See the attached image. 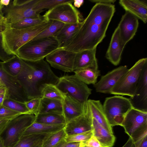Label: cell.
Wrapping results in <instances>:
<instances>
[{"instance_id":"1","label":"cell","mask_w":147,"mask_h":147,"mask_svg":"<svg viewBox=\"0 0 147 147\" xmlns=\"http://www.w3.org/2000/svg\"><path fill=\"white\" fill-rule=\"evenodd\" d=\"M115 12L113 4L96 3L78 30L62 48L75 53L96 48L105 37Z\"/></svg>"},{"instance_id":"2","label":"cell","mask_w":147,"mask_h":147,"mask_svg":"<svg viewBox=\"0 0 147 147\" xmlns=\"http://www.w3.org/2000/svg\"><path fill=\"white\" fill-rule=\"evenodd\" d=\"M22 67L16 77L28 99L42 98V92L47 85H56L59 78L44 59L34 62L22 59Z\"/></svg>"},{"instance_id":"3","label":"cell","mask_w":147,"mask_h":147,"mask_svg":"<svg viewBox=\"0 0 147 147\" xmlns=\"http://www.w3.org/2000/svg\"><path fill=\"white\" fill-rule=\"evenodd\" d=\"M52 21H47L23 28H14L9 27L7 28L1 34L3 49L7 54L15 55L20 47L46 29Z\"/></svg>"},{"instance_id":"4","label":"cell","mask_w":147,"mask_h":147,"mask_svg":"<svg viewBox=\"0 0 147 147\" xmlns=\"http://www.w3.org/2000/svg\"><path fill=\"white\" fill-rule=\"evenodd\" d=\"M59 48L55 37L32 39L20 47L15 55L24 61L34 62L44 59Z\"/></svg>"},{"instance_id":"5","label":"cell","mask_w":147,"mask_h":147,"mask_svg":"<svg viewBox=\"0 0 147 147\" xmlns=\"http://www.w3.org/2000/svg\"><path fill=\"white\" fill-rule=\"evenodd\" d=\"M32 113L20 114L8 121L0 135L5 147H12L20 140L26 129L34 122Z\"/></svg>"},{"instance_id":"6","label":"cell","mask_w":147,"mask_h":147,"mask_svg":"<svg viewBox=\"0 0 147 147\" xmlns=\"http://www.w3.org/2000/svg\"><path fill=\"white\" fill-rule=\"evenodd\" d=\"M37 1L11 0L9 4L7 6H4L2 10L6 24L9 26L11 24L25 18L40 16V13L43 11L34 9Z\"/></svg>"},{"instance_id":"7","label":"cell","mask_w":147,"mask_h":147,"mask_svg":"<svg viewBox=\"0 0 147 147\" xmlns=\"http://www.w3.org/2000/svg\"><path fill=\"white\" fill-rule=\"evenodd\" d=\"M147 64L146 58L137 61L112 89L110 94L133 96L142 70Z\"/></svg>"},{"instance_id":"8","label":"cell","mask_w":147,"mask_h":147,"mask_svg":"<svg viewBox=\"0 0 147 147\" xmlns=\"http://www.w3.org/2000/svg\"><path fill=\"white\" fill-rule=\"evenodd\" d=\"M103 107L106 118L111 126H121L124 117L133 108L129 98L115 95L107 97Z\"/></svg>"},{"instance_id":"9","label":"cell","mask_w":147,"mask_h":147,"mask_svg":"<svg viewBox=\"0 0 147 147\" xmlns=\"http://www.w3.org/2000/svg\"><path fill=\"white\" fill-rule=\"evenodd\" d=\"M56 86L63 94L68 95L84 106L87 105L92 90L75 74L59 78Z\"/></svg>"},{"instance_id":"10","label":"cell","mask_w":147,"mask_h":147,"mask_svg":"<svg viewBox=\"0 0 147 147\" xmlns=\"http://www.w3.org/2000/svg\"><path fill=\"white\" fill-rule=\"evenodd\" d=\"M121 126L134 142L147 135V112L134 108L125 116Z\"/></svg>"},{"instance_id":"11","label":"cell","mask_w":147,"mask_h":147,"mask_svg":"<svg viewBox=\"0 0 147 147\" xmlns=\"http://www.w3.org/2000/svg\"><path fill=\"white\" fill-rule=\"evenodd\" d=\"M68 2L62 3L49 10L43 15L47 21H57L65 24L79 23L84 20L80 11Z\"/></svg>"},{"instance_id":"12","label":"cell","mask_w":147,"mask_h":147,"mask_svg":"<svg viewBox=\"0 0 147 147\" xmlns=\"http://www.w3.org/2000/svg\"><path fill=\"white\" fill-rule=\"evenodd\" d=\"M0 83L8 90V99L25 103L30 100L17 79L10 75L5 69L3 62L0 61Z\"/></svg>"},{"instance_id":"13","label":"cell","mask_w":147,"mask_h":147,"mask_svg":"<svg viewBox=\"0 0 147 147\" xmlns=\"http://www.w3.org/2000/svg\"><path fill=\"white\" fill-rule=\"evenodd\" d=\"M76 53L62 48L56 50L45 58L48 63L53 68L65 72L74 71Z\"/></svg>"},{"instance_id":"14","label":"cell","mask_w":147,"mask_h":147,"mask_svg":"<svg viewBox=\"0 0 147 147\" xmlns=\"http://www.w3.org/2000/svg\"><path fill=\"white\" fill-rule=\"evenodd\" d=\"M138 20L135 16L127 11L122 16L117 27L121 43L123 47L135 35L138 27Z\"/></svg>"},{"instance_id":"15","label":"cell","mask_w":147,"mask_h":147,"mask_svg":"<svg viewBox=\"0 0 147 147\" xmlns=\"http://www.w3.org/2000/svg\"><path fill=\"white\" fill-rule=\"evenodd\" d=\"M128 70L126 65L121 66L102 76L94 85L96 92L110 93L112 89Z\"/></svg>"},{"instance_id":"16","label":"cell","mask_w":147,"mask_h":147,"mask_svg":"<svg viewBox=\"0 0 147 147\" xmlns=\"http://www.w3.org/2000/svg\"><path fill=\"white\" fill-rule=\"evenodd\" d=\"M129 99L133 108L147 112V64L142 70L134 95Z\"/></svg>"},{"instance_id":"17","label":"cell","mask_w":147,"mask_h":147,"mask_svg":"<svg viewBox=\"0 0 147 147\" xmlns=\"http://www.w3.org/2000/svg\"><path fill=\"white\" fill-rule=\"evenodd\" d=\"M92 118L88 105L82 115L65 124L64 129L67 135H73L92 130Z\"/></svg>"},{"instance_id":"18","label":"cell","mask_w":147,"mask_h":147,"mask_svg":"<svg viewBox=\"0 0 147 147\" xmlns=\"http://www.w3.org/2000/svg\"><path fill=\"white\" fill-rule=\"evenodd\" d=\"M62 100L63 115L66 123L82 115L88 107L84 106L67 94H64Z\"/></svg>"},{"instance_id":"19","label":"cell","mask_w":147,"mask_h":147,"mask_svg":"<svg viewBox=\"0 0 147 147\" xmlns=\"http://www.w3.org/2000/svg\"><path fill=\"white\" fill-rule=\"evenodd\" d=\"M120 5L128 11L146 24L147 20V1L145 0H120Z\"/></svg>"},{"instance_id":"20","label":"cell","mask_w":147,"mask_h":147,"mask_svg":"<svg viewBox=\"0 0 147 147\" xmlns=\"http://www.w3.org/2000/svg\"><path fill=\"white\" fill-rule=\"evenodd\" d=\"M96 48L82 50L76 53L74 64V71L89 67L98 68L96 57Z\"/></svg>"},{"instance_id":"21","label":"cell","mask_w":147,"mask_h":147,"mask_svg":"<svg viewBox=\"0 0 147 147\" xmlns=\"http://www.w3.org/2000/svg\"><path fill=\"white\" fill-rule=\"evenodd\" d=\"M124 48L121 43L119 30L117 27L112 36L106 53V58L114 65H118Z\"/></svg>"},{"instance_id":"22","label":"cell","mask_w":147,"mask_h":147,"mask_svg":"<svg viewBox=\"0 0 147 147\" xmlns=\"http://www.w3.org/2000/svg\"><path fill=\"white\" fill-rule=\"evenodd\" d=\"M92 131L94 137L103 147H112L115 140L113 134L108 131L94 118H92Z\"/></svg>"},{"instance_id":"23","label":"cell","mask_w":147,"mask_h":147,"mask_svg":"<svg viewBox=\"0 0 147 147\" xmlns=\"http://www.w3.org/2000/svg\"><path fill=\"white\" fill-rule=\"evenodd\" d=\"M87 104L92 117L108 131L113 134L112 127L106 118L100 101L89 99Z\"/></svg>"},{"instance_id":"24","label":"cell","mask_w":147,"mask_h":147,"mask_svg":"<svg viewBox=\"0 0 147 147\" xmlns=\"http://www.w3.org/2000/svg\"><path fill=\"white\" fill-rule=\"evenodd\" d=\"M52 133H35L22 136L12 147H32L42 144Z\"/></svg>"},{"instance_id":"25","label":"cell","mask_w":147,"mask_h":147,"mask_svg":"<svg viewBox=\"0 0 147 147\" xmlns=\"http://www.w3.org/2000/svg\"><path fill=\"white\" fill-rule=\"evenodd\" d=\"M65 125H51L34 122L26 129L22 136L32 134L55 132L64 128Z\"/></svg>"},{"instance_id":"26","label":"cell","mask_w":147,"mask_h":147,"mask_svg":"<svg viewBox=\"0 0 147 147\" xmlns=\"http://www.w3.org/2000/svg\"><path fill=\"white\" fill-rule=\"evenodd\" d=\"M82 22L65 24L55 37L59 42L60 48H62L77 31L81 25Z\"/></svg>"},{"instance_id":"27","label":"cell","mask_w":147,"mask_h":147,"mask_svg":"<svg viewBox=\"0 0 147 147\" xmlns=\"http://www.w3.org/2000/svg\"><path fill=\"white\" fill-rule=\"evenodd\" d=\"M45 113L63 114L62 100L42 98L38 113Z\"/></svg>"},{"instance_id":"28","label":"cell","mask_w":147,"mask_h":147,"mask_svg":"<svg viewBox=\"0 0 147 147\" xmlns=\"http://www.w3.org/2000/svg\"><path fill=\"white\" fill-rule=\"evenodd\" d=\"M75 75L86 84L94 85L100 75V71L98 68L89 67L75 70Z\"/></svg>"},{"instance_id":"29","label":"cell","mask_w":147,"mask_h":147,"mask_svg":"<svg viewBox=\"0 0 147 147\" xmlns=\"http://www.w3.org/2000/svg\"><path fill=\"white\" fill-rule=\"evenodd\" d=\"M34 122L51 125L65 124L63 114L55 113H38L35 116Z\"/></svg>"},{"instance_id":"30","label":"cell","mask_w":147,"mask_h":147,"mask_svg":"<svg viewBox=\"0 0 147 147\" xmlns=\"http://www.w3.org/2000/svg\"><path fill=\"white\" fill-rule=\"evenodd\" d=\"M47 21L43 16L25 18L9 25V27L14 28H23L33 26Z\"/></svg>"},{"instance_id":"31","label":"cell","mask_w":147,"mask_h":147,"mask_svg":"<svg viewBox=\"0 0 147 147\" xmlns=\"http://www.w3.org/2000/svg\"><path fill=\"white\" fill-rule=\"evenodd\" d=\"M65 24L57 21H52L51 24L32 39L49 37H55Z\"/></svg>"},{"instance_id":"32","label":"cell","mask_w":147,"mask_h":147,"mask_svg":"<svg viewBox=\"0 0 147 147\" xmlns=\"http://www.w3.org/2000/svg\"><path fill=\"white\" fill-rule=\"evenodd\" d=\"M22 59L16 56L6 62H3L5 70L11 76L16 77L20 71L22 67Z\"/></svg>"},{"instance_id":"33","label":"cell","mask_w":147,"mask_h":147,"mask_svg":"<svg viewBox=\"0 0 147 147\" xmlns=\"http://www.w3.org/2000/svg\"><path fill=\"white\" fill-rule=\"evenodd\" d=\"M74 0H38L34 7V9L44 11L45 9H51L59 4L68 2L72 3Z\"/></svg>"},{"instance_id":"34","label":"cell","mask_w":147,"mask_h":147,"mask_svg":"<svg viewBox=\"0 0 147 147\" xmlns=\"http://www.w3.org/2000/svg\"><path fill=\"white\" fill-rule=\"evenodd\" d=\"M64 128L55 132L52 133L43 142L42 147H53L67 136Z\"/></svg>"},{"instance_id":"35","label":"cell","mask_w":147,"mask_h":147,"mask_svg":"<svg viewBox=\"0 0 147 147\" xmlns=\"http://www.w3.org/2000/svg\"><path fill=\"white\" fill-rule=\"evenodd\" d=\"M42 95V98L62 100L65 95L61 92L55 85L49 84L43 89Z\"/></svg>"},{"instance_id":"36","label":"cell","mask_w":147,"mask_h":147,"mask_svg":"<svg viewBox=\"0 0 147 147\" xmlns=\"http://www.w3.org/2000/svg\"><path fill=\"white\" fill-rule=\"evenodd\" d=\"M3 105L23 114L31 113L26 107L25 102H19L10 99H5Z\"/></svg>"},{"instance_id":"37","label":"cell","mask_w":147,"mask_h":147,"mask_svg":"<svg viewBox=\"0 0 147 147\" xmlns=\"http://www.w3.org/2000/svg\"><path fill=\"white\" fill-rule=\"evenodd\" d=\"M92 136L93 134L92 130L75 135L67 136L65 140L67 143L80 142L88 140Z\"/></svg>"},{"instance_id":"38","label":"cell","mask_w":147,"mask_h":147,"mask_svg":"<svg viewBox=\"0 0 147 147\" xmlns=\"http://www.w3.org/2000/svg\"><path fill=\"white\" fill-rule=\"evenodd\" d=\"M21 114H23L3 105L0 107V120H9Z\"/></svg>"},{"instance_id":"39","label":"cell","mask_w":147,"mask_h":147,"mask_svg":"<svg viewBox=\"0 0 147 147\" xmlns=\"http://www.w3.org/2000/svg\"><path fill=\"white\" fill-rule=\"evenodd\" d=\"M42 98H38L25 102L26 106L30 113L36 116L38 114Z\"/></svg>"},{"instance_id":"40","label":"cell","mask_w":147,"mask_h":147,"mask_svg":"<svg viewBox=\"0 0 147 147\" xmlns=\"http://www.w3.org/2000/svg\"><path fill=\"white\" fill-rule=\"evenodd\" d=\"M79 147H103L94 136L86 141L80 142Z\"/></svg>"},{"instance_id":"41","label":"cell","mask_w":147,"mask_h":147,"mask_svg":"<svg viewBox=\"0 0 147 147\" xmlns=\"http://www.w3.org/2000/svg\"><path fill=\"white\" fill-rule=\"evenodd\" d=\"M16 55H10L7 54L3 49L1 43V36L0 35V59L3 62H7L13 58Z\"/></svg>"},{"instance_id":"42","label":"cell","mask_w":147,"mask_h":147,"mask_svg":"<svg viewBox=\"0 0 147 147\" xmlns=\"http://www.w3.org/2000/svg\"><path fill=\"white\" fill-rule=\"evenodd\" d=\"M130 147H147V135L134 142H132Z\"/></svg>"},{"instance_id":"43","label":"cell","mask_w":147,"mask_h":147,"mask_svg":"<svg viewBox=\"0 0 147 147\" xmlns=\"http://www.w3.org/2000/svg\"><path fill=\"white\" fill-rule=\"evenodd\" d=\"M80 143V142L67 143L64 139L53 147H79Z\"/></svg>"},{"instance_id":"44","label":"cell","mask_w":147,"mask_h":147,"mask_svg":"<svg viewBox=\"0 0 147 147\" xmlns=\"http://www.w3.org/2000/svg\"><path fill=\"white\" fill-rule=\"evenodd\" d=\"M91 2L94 3H100L104 4L113 3L116 1V0H90Z\"/></svg>"},{"instance_id":"45","label":"cell","mask_w":147,"mask_h":147,"mask_svg":"<svg viewBox=\"0 0 147 147\" xmlns=\"http://www.w3.org/2000/svg\"><path fill=\"white\" fill-rule=\"evenodd\" d=\"M9 121L5 120H0V135L5 129Z\"/></svg>"},{"instance_id":"46","label":"cell","mask_w":147,"mask_h":147,"mask_svg":"<svg viewBox=\"0 0 147 147\" xmlns=\"http://www.w3.org/2000/svg\"><path fill=\"white\" fill-rule=\"evenodd\" d=\"M9 26L6 25L5 21L0 20V35L2 32Z\"/></svg>"},{"instance_id":"47","label":"cell","mask_w":147,"mask_h":147,"mask_svg":"<svg viewBox=\"0 0 147 147\" xmlns=\"http://www.w3.org/2000/svg\"><path fill=\"white\" fill-rule=\"evenodd\" d=\"M74 6L75 7L79 8L83 5L84 3V1L83 0H74L73 1Z\"/></svg>"},{"instance_id":"48","label":"cell","mask_w":147,"mask_h":147,"mask_svg":"<svg viewBox=\"0 0 147 147\" xmlns=\"http://www.w3.org/2000/svg\"><path fill=\"white\" fill-rule=\"evenodd\" d=\"M10 0H0V3L4 7L7 6L9 4Z\"/></svg>"},{"instance_id":"49","label":"cell","mask_w":147,"mask_h":147,"mask_svg":"<svg viewBox=\"0 0 147 147\" xmlns=\"http://www.w3.org/2000/svg\"><path fill=\"white\" fill-rule=\"evenodd\" d=\"M6 99V96L3 94H0V107L3 105L4 100Z\"/></svg>"},{"instance_id":"50","label":"cell","mask_w":147,"mask_h":147,"mask_svg":"<svg viewBox=\"0 0 147 147\" xmlns=\"http://www.w3.org/2000/svg\"><path fill=\"white\" fill-rule=\"evenodd\" d=\"M132 143L131 140V138L129 137L127 141L122 147H130Z\"/></svg>"},{"instance_id":"51","label":"cell","mask_w":147,"mask_h":147,"mask_svg":"<svg viewBox=\"0 0 147 147\" xmlns=\"http://www.w3.org/2000/svg\"><path fill=\"white\" fill-rule=\"evenodd\" d=\"M0 147H5L3 140L0 137Z\"/></svg>"},{"instance_id":"52","label":"cell","mask_w":147,"mask_h":147,"mask_svg":"<svg viewBox=\"0 0 147 147\" xmlns=\"http://www.w3.org/2000/svg\"><path fill=\"white\" fill-rule=\"evenodd\" d=\"M4 6L1 4L0 0V13H3L2 10Z\"/></svg>"},{"instance_id":"53","label":"cell","mask_w":147,"mask_h":147,"mask_svg":"<svg viewBox=\"0 0 147 147\" xmlns=\"http://www.w3.org/2000/svg\"><path fill=\"white\" fill-rule=\"evenodd\" d=\"M42 144H40L38 145L34 146L32 147H42Z\"/></svg>"}]
</instances>
